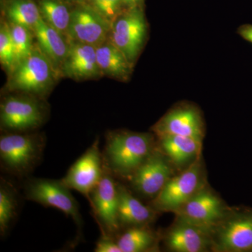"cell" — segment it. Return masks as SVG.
Returning <instances> with one entry per match:
<instances>
[{
	"instance_id": "cell-19",
	"label": "cell",
	"mask_w": 252,
	"mask_h": 252,
	"mask_svg": "<svg viewBox=\"0 0 252 252\" xmlns=\"http://www.w3.org/2000/svg\"><path fill=\"white\" fill-rule=\"evenodd\" d=\"M222 250L231 252L252 250V218H240L225 225L220 235Z\"/></svg>"
},
{
	"instance_id": "cell-21",
	"label": "cell",
	"mask_w": 252,
	"mask_h": 252,
	"mask_svg": "<svg viewBox=\"0 0 252 252\" xmlns=\"http://www.w3.org/2000/svg\"><path fill=\"white\" fill-rule=\"evenodd\" d=\"M19 198L16 187L1 177L0 181V234H7L18 215Z\"/></svg>"
},
{
	"instance_id": "cell-22",
	"label": "cell",
	"mask_w": 252,
	"mask_h": 252,
	"mask_svg": "<svg viewBox=\"0 0 252 252\" xmlns=\"http://www.w3.org/2000/svg\"><path fill=\"white\" fill-rule=\"evenodd\" d=\"M117 240L122 252H142L152 250L157 238L147 225H144L127 228Z\"/></svg>"
},
{
	"instance_id": "cell-1",
	"label": "cell",
	"mask_w": 252,
	"mask_h": 252,
	"mask_svg": "<svg viewBox=\"0 0 252 252\" xmlns=\"http://www.w3.org/2000/svg\"><path fill=\"white\" fill-rule=\"evenodd\" d=\"M105 137L104 165L114 177L130 178L155 150L151 134L119 130L109 131Z\"/></svg>"
},
{
	"instance_id": "cell-7",
	"label": "cell",
	"mask_w": 252,
	"mask_h": 252,
	"mask_svg": "<svg viewBox=\"0 0 252 252\" xmlns=\"http://www.w3.org/2000/svg\"><path fill=\"white\" fill-rule=\"evenodd\" d=\"M88 200L102 233L117 236L121 228L118 220L119 193L114 175L104 167L102 177Z\"/></svg>"
},
{
	"instance_id": "cell-27",
	"label": "cell",
	"mask_w": 252,
	"mask_h": 252,
	"mask_svg": "<svg viewBox=\"0 0 252 252\" xmlns=\"http://www.w3.org/2000/svg\"><path fill=\"white\" fill-rule=\"evenodd\" d=\"M94 3L97 12L107 21L113 22L120 14L119 9L122 4V0H94Z\"/></svg>"
},
{
	"instance_id": "cell-26",
	"label": "cell",
	"mask_w": 252,
	"mask_h": 252,
	"mask_svg": "<svg viewBox=\"0 0 252 252\" xmlns=\"http://www.w3.org/2000/svg\"><path fill=\"white\" fill-rule=\"evenodd\" d=\"M0 61L9 72L16 66V54L11 28L5 23H1L0 28Z\"/></svg>"
},
{
	"instance_id": "cell-24",
	"label": "cell",
	"mask_w": 252,
	"mask_h": 252,
	"mask_svg": "<svg viewBox=\"0 0 252 252\" xmlns=\"http://www.w3.org/2000/svg\"><path fill=\"white\" fill-rule=\"evenodd\" d=\"M41 17L49 26L63 34H67L71 13L59 0H41L39 3Z\"/></svg>"
},
{
	"instance_id": "cell-12",
	"label": "cell",
	"mask_w": 252,
	"mask_h": 252,
	"mask_svg": "<svg viewBox=\"0 0 252 252\" xmlns=\"http://www.w3.org/2000/svg\"><path fill=\"white\" fill-rule=\"evenodd\" d=\"M109 29V21L102 15L81 8L71 13L67 34L77 42L97 47L105 41Z\"/></svg>"
},
{
	"instance_id": "cell-5",
	"label": "cell",
	"mask_w": 252,
	"mask_h": 252,
	"mask_svg": "<svg viewBox=\"0 0 252 252\" xmlns=\"http://www.w3.org/2000/svg\"><path fill=\"white\" fill-rule=\"evenodd\" d=\"M70 189L61 181L51 179L28 177L23 185L25 198L46 207H54L72 217L79 228L82 219L79 203L70 192Z\"/></svg>"
},
{
	"instance_id": "cell-10",
	"label": "cell",
	"mask_w": 252,
	"mask_h": 252,
	"mask_svg": "<svg viewBox=\"0 0 252 252\" xmlns=\"http://www.w3.org/2000/svg\"><path fill=\"white\" fill-rule=\"evenodd\" d=\"M171 178V167L160 152L154 150L128 179L137 193L155 198Z\"/></svg>"
},
{
	"instance_id": "cell-8",
	"label": "cell",
	"mask_w": 252,
	"mask_h": 252,
	"mask_svg": "<svg viewBox=\"0 0 252 252\" xmlns=\"http://www.w3.org/2000/svg\"><path fill=\"white\" fill-rule=\"evenodd\" d=\"M201 165L196 160L185 172L169 180L154 199V206L162 211H177L201 190Z\"/></svg>"
},
{
	"instance_id": "cell-30",
	"label": "cell",
	"mask_w": 252,
	"mask_h": 252,
	"mask_svg": "<svg viewBox=\"0 0 252 252\" xmlns=\"http://www.w3.org/2000/svg\"><path fill=\"white\" fill-rule=\"evenodd\" d=\"M122 4L126 5L127 7L132 8L135 6H138L139 3L140 2L141 0H122Z\"/></svg>"
},
{
	"instance_id": "cell-17",
	"label": "cell",
	"mask_w": 252,
	"mask_h": 252,
	"mask_svg": "<svg viewBox=\"0 0 252 252\" xmlns=\"http://www.w3.org/2000/svg\"><path fill=\"white\" fill-rule=\"evenodd\" d=\"M32 32L37 39L39 49L49 60L54 69L59 66L62 67L69 50L62 34L49 26L42 17L36 23Z\"/></svg>"
},
{
	"instance_id": "cell-28",
	"label": "cell",
	"mask_w": 252,
	"mask_h": 252,
	"mask_svg": "<svg viewBox=\"0 0 252 252\" xmlns=\"http://www.w3.org/2000/svg\"><path fill=\"white\" fill-rule=\"evenodd\" d=\"M94 252H122L118 245L117 240L113 237L102 233L100 238L96 243Z\"/></svg>"
},
{
	"instance_id": "cell-2",
	"label": "cell",
	"mask_w": 252,
	"mask_h": 252,
	"mask_svg": "<svg viewBox=\"0 0 252 252\" xmlns=\"http://www.w3.org/2000/svg\"><path fill=\"white\" fill-rule=\"evenodd\" d=\"M46 138L44 134L2 132L0 136L1 170L17 178H28L42 161Z\"/></svg>"
},
{
	"instance_id": "cell-4",
	"label": "cell",
	"mask_w": 252,
	"mask_h": 252,
	"mask_svg": "<svg viewBox=\"0 0 252 252\" xmlns=\"http://www.w3.org/2000/svg\"><path fill=\"white\" fill-rule=\"evenodd\" d=\"M54 69L40 49H34L27 59L11 71L8 90L43 97L54 83Z\"/></svg>"
},
{
	"instance_id": "cell-18",
	"label": "cell",
	"mask_w": 252,
	"mask_h": 252,
	"mask_svg": "<svg viewBox=\"0 0 252 252\" xmlns=\"http://www.w3.org/2000/svg\"><path fill=\"white\" fill-rule=\"evenodd\" d=\"M96 56L102 74L120 81L128 79L132 64L112 42H104L97 46Z\"/></svg>"
},
{
	"instance_id": "cell-11",
	"label": "cell",
	"mask_w": 252,
	"mask_h": 252,
	"mask_svg": "<svg viewBox=\"0 0 252 252\" xmlns=\"http://www.w3.org/2000/svg\"><path fill=\"white\" fill-rule=\"evenodd\" d=\"M180 220L210 231L223 217V206L215 194L200 190L193 198L177 210Z\"/></svg>"
},
{
	"instance_id": "cell-14",
	"label": "cell",
	"mask_w": 252,
	"mask_h": 252,
	"mask_svg": "<svg viewBox=\"0 0 252 252\" xmlns=\"http://www.w3.org/2000/svg\"><path fill=\"white\" fill-rule=\"evenodd\" d=\"M61 69L64 75L77 80L94 79L102 74L97 64L95 46L77 41L69 46Z\"/></svg>"
},
{
	"instance_id": "cell-9",
	"label": "cell",
	"mask_w": 252,
	"mask_h": 252,
	"mask_svg": "<svg viewBox=\"0 0 252 252\" xmlns=\"http://www.w3.org/2000/svg\"><path fill=\"white\" fill-rule=\"evenodd\" d=\"M99 145L97 138L61 179L68 188L77 190L87 198L104 172L103 157Z\"/></svg>"
},
{
	"instance_id": "cell-3",
	"label": "cell",
	"mask_w": 252,
	"mask_h": 252,
	"mask_svg": "<svg viewBox=\"0 0 252 252\" xmlns=\"http://www.w3.org/2000/svg\"><path fill=\"white\" fill-rule=\"evenodd\" d=\"M46 109L36 96L26 94L6 96L0 105L1 132H36L45 122Z\"/></svg>"
},
{
	"instance_id": "cell-15",
	"label": "cell",
	"mask_w": 252,
	"mask_h": 252,
	"mask_svg": "<svg viewBox=\"0 0 252 252\" xmlns=\"http://www.w3.org/2000/svg\"><path fill=\"white\" fill-rule=\"evenodd\" d=\"M209 234L210 231L205 228L180 220L167 233L166 244L172 251L203 252L210 245Z\"/></svg>"
},
{
	"instance_id": "cell-13",
	"label": "cell",
	"mask_w": 252,
	"mask_h": 252,
	"mask_svg": "<svg viewBox=\"0 0 252 252\" xmlns=\"http://www.w3.org/2000/svg\"><path fill=\"white\" fill-rule=\"evenodd\" d=\"M158 135L185 136L201 142L203 138V124L198 111L190 107L174 109L154 126Z\"/></svg>"
},
{
	"instance_id": "cell-23",
	"label": "cell",
	"mask_w": 252,
	"mask_h": 252,
	"mask_svg": "<svg viewBox=\"0 0 252 252\" xmlns=\"http://www.w3.org/2000/svg\"><path fill=\"white\" fill-rule=\"evenodd\" d=\"M6 14L11 24L31 31L41 18L39 8L31 0H12L6 7Z\"/></svg>"
},
{
	"instance_id": "cell-25",
	"label": "cell",
	"mask_w": 252,
	"mask_h": 252,
	"mask_svg": "<svg viewBox=\"0 0 252 252\" xmlns=\"http://www.w3.org/2000/svg\"><path fill=\"white\" fill-rule=\"evenodd\" d=\"M10 28L16 54V66L27 59L34 49L32 44L31 30L15 24H11Z\"/></svg>"
},
{
	"instance_id": "cell-20",
	"label": "cell",
	"mask_w": 252,
	"mask_h": 252,
	"mask_svg": "<svg viewBox=\"0 0 252 252\" xmlns=\"http://www.w3.org/2000/svg\"><path fill=\"white\" fill-rule=\"evenodd\" d=\"M160 144L165 154L177 165L187 163L200 153L201 142L185 136H160Z\"/></svg>"
},
{
	"instance_id": "cell-16",
	"label": "cell",
	"mask_w": 252,
	"mask_h": 252,
	"mask_svg": "<svg viewBox=\"0 0 252 252\" xmlns=\"http://www.w3.org/2000/svg\"><path fill=\"white\" fill-rule=\"evenodd\" d=\"M117 187L119 193L118 220L120 228L144 226L152 221L155 216L153 209L141 203L124 186L118 182Z\"/></svg>"
},
{
	"instance_id": "cell-6",
	"label": "cell",
	"mask_w": 252,
	"mask_h": 252,
	"mask_svg": "<svg viewBox=\"0 0 252 252\" xmlns=\"http://www.w3.org/2000/svg\"><path fill=\"white\" fill-rule=\"evenodd\" d=\"M111 30V42L132 64L143 47L147 36L143 11L139 6L129 8L114 20Z\"/></svg>"
},
{
	"instance_id": "cell-29",
	"label": "cell",
	"mask_w": 252,
	"mask_h": 252,
	"mask_svg": "<svg viewBox=\"0 0 252 252\" xmlns=\"http://www.w3.org/2000/svg\"><path fill=\"white\" fill-rule=\"evenodd\" d=\"M239 34L245 40L252 43V25H245L239 28Z\"/></svg>"
}]
</instances>
